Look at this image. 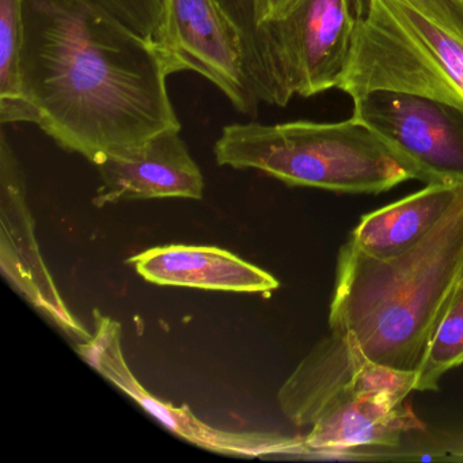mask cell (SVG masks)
<instances>
[{
	"label": "cell",
	"mask_w": 463,
	"mask_h": 463,
	"mask_svg": "<svg viewBox=\"0 0 463 463\" xmlns=\"http://www.w3.org/2000/svg\"><path fill=\"white\" fill-rule=\"evenodd\" d=\"M213 156L219 166L340 194H382L411 180L383 140L354 116L338 123L230 124Z\"/></svg>",
	"instance_id": "3"
},
{
	"label": "cell",
	"mask_w": 463,
	"mask_h": 463,
	"mask_svg": "<svg viewBox=\"0 0 463 463\" xmlns=\"http://www.w3.org/2000/svg\"><path fill=\"white\" fill-rule=\"evenodd\" d=\"M414 371L367 362L325 406L303 436L308 454L346 455L368 449H395L403 436L424 430L406 402Z\"/></svg>",
	"instance_id": "7"
},
{
	"label": "cell",
	"mask_w": 463,
	"mask_h": 463,
	"mask_svg": "<svg viewBox=\"0 0 463 463\" xmlns=\"http://www.w3.org/2000/svg\"><path fill=\"white\" fill-rule=\"evenodd\" d=\"M299 0H250L257 28L286 17ZM260 32V31H259Z\"/></svg>",
	"instance_id": "19"
},
{
	"label": "cell",
	"mask_w": 463,
	"mask_h": 463,
	"mask_svg": "<svg viewBox=\"0 0 463 463\" xmlns=\"http://www.w3.org/2000/svg\"><path fill=\"white\" fill-rule=\"evenodd\" d=\"M137 32L156 42L162 23L164 0H86Z\"/></svg>",
	"instance_id": "16"
},
{
	"label": "cell",
	"mask_w": 463,
	"mask_h": 463,
	"mask_svg": "<svg viewBox=\"0 0 463 463\" xmlns=\"http://www.w3.org/2000/svg\"><path fill=\"white\" fill-rule=\"evenodd\" d=\"M156 42L175 74L202 75L240 115L256 118L265 104L256 52L219 0H164Z\"/></svg>",
	"instance_id": "6"
},
{
	"label": "cell",
	"mask_w": 463,
	"mask_h": 463,
	"mask_svg": "<svg viewBox=\"0 0 463 463\" xmlns=\"http://www.w3.org/2000/svg\"><path fill=\"white\" fill-rule=\"evenodd\" d=\"M359 15L354 0H299L286 17L261 26L269 105L286 107L292 97L337 89Z\"/></svg>",
	"instance_id": "5"
},
{
	"label": "cell",
	"mask_w": 463,
	"mask_h": 463,
	"mask_svg": "<svg viewBox=\"0 0 463 463\" xmlns=\"http://www.w3.org/2000/svg\"><path fill=\"white\" fill-rule=\"evenodd\" d=\"M222 6L229 13L230 17L238 24L241 29L245 32L256 52L259 63H261V44H260L259 28L254 23L253 10H251L250 0H219Z\"/></svg>",
	"instance_id": "18"
},
{
	"label": "cell",
	"mask_w": 463,
	"mask_h": 463,
	"mask_svg": "<svg viewBox=\"0 0 463 463\" xmlns=\"http://www.w3.org/2000/svg\"><path fill=\"white\" fill-rule=\"evenodd\" d=\"M153 40L86 0H24L21 78L39 126L97 165L181 129Z\"/></svg>",
	"instance_id": "1"
},
{
	"label": "cell",
	"mask_w": 463,
	"mask_h": 463,
	"mask_svg": "<svg viewBox=\"0 0 463 463\" xmlns=\"http://www.w3.org/2000/svg\"><path fill=\"white\" fill-rule=\"evenodd\" d=\"M462 191L463 184H430L363 216L348 242L373 259L405 253L438 226Z\"/></svg>",
	"instance_id": "13"
},
{
	"label": "cell",
	"mask_w": 463,
	"mask_h": 463,
	"mask_svg": "<svg viewBox=\"0 0 463 463\" xmlns=\"http://www.w3.org/2000/svg\"><path fill=\"white\" fill-rule=\"evenodd\" d=\"M463 39V0H403Z\"/></svg>",
	"instance_id": "17"
},
{
	"label": "cell",
	"mask_w": 463,
	"mask_h": 463,
	"mask_svg": "<svg viewBox=\"0 0 463 463\" xmlns=\"http://www.w3.org/2000/svg\"><path fill=\"white\" fill-rule=\"evenodd\" d=\"M463 279V191L438 226L411 250L373 259L341 246L330 333L370 362L416 371L425 345Z\"/></svg>",
	"instance_id": "2"
},
{
	"label": "cell",
	"mask_w": 463,
	"mask_h": 463,
	"mask_svg": "<svg viewBox=\"0 0 463 463\" xmlns=\"http://www.w3.org/2000/svg\"><path fill=\"white\" fill-rule=\"evenodd\" d=\"M24 42V0H0V121L34 124L24 93L21 51Z\"/></svg>",
	"instance_id": "14"
},
{
	"label": "cell",
	"mask_w": 463,
	"mask_h": 463,
	"mask_svg": "<svg viewBox=\"0 0 463 463\" xmlns=\"http://www.w3.org/2000/svg\"><path fill=\"white\" fill-rule=\"evenodd\" d=\"M463 364V279L455 288L417 365L414 390L436 392L444 373Z\"/></svg>",
	"instance_id": "15"
},
{
	"label": "cell",
	"mask_w": 463,
	"mask_h": 463,
	"mask_svg": "<svg viewBox=\"0 0 463 463\" xmlns=\"http://www.w3.org/2000/svg\"><path fill=\"white\" fill-rule=\"evenodd\" d=\"M94 332L75 346L80 356L97 373L112 382L167 430L189 443L213 452L245 457L308 454L303 438L276 432H234L218 430L197 419L188 408L158 400L145 389L124 359L121 325L101 311L94 310Z\"/></svg>",
	"instance_id": "9"
},
{
	"label": "cell",
	"mask_w": 463,
	"mask_h": 463,
	"mask_svg": "<svg viewBox=\"0 0 463 463\" xmlns=\"http://www.w3.org/2000/svg\"><path fill=\"white\" fill-rule=\"evenodd\" d=\"M0 183H2V267L26 299L55 322L67 335L86 341L91 337L70 313L53 284L34 240L33 219L26 204L25 181L20 162L7 135L0 137Z\"/></svg>",
	"instance_id": "10"
},
{
	"label": "cell",
	"mask_w": 463,
	"mask_h": 463,
	"mask_svg": "<svg viewBox=\"0 0 463 463\" xmlns=\"http://www.w3.org/2000/svg\"><path fill=\"white\" fill-rule=\"evenodd\" d=\"M128 262L137 275L158 286L264 295L280 286L267 270L215 246H156Z\"/></svg>",
	"instance_id": "12"
},
{
	"label": "cell",
	"mask_w": 463,
	"mask_h": 463,
	"mask_svg": "<svg viewBox=\"0 0 463 463\" xmlns=\"http://www.w3.org/2000/svg\"><path fill=\"white\" fill-rule=\"evenodd\" d=\"M352 116L383 140L411 180L463 184V108L376 90L354 99Z\"/></svg>",
	"instance_id": "8"
},
{
	"label": "cell",
	"mask_w": 463,
	"mask_h": 463,
	"mask_svg": "<svg viewBox=\"0 0 463 463\" xmlns=\"http://www.w3.org/2000/svg\"><path fill=\"white\" fill-rule=\"evenodd\" d=\"M180 132H162L134 150L99 162L101 185L94 205L169 197L203 199L204 177Z\"/></svg>",
	"instance_id": "11"
},
{
	"label": "cell",
	"mask_w": 463,
	"mask_h": 463,
	"mask_svg": "<svg viewBox=\"0 0 463 463\" xmlns=\"http://www.w3.org/2000/svg\"><path fill=\"white\" fill-rule=\"evenodd\" d=\"M337 89L354 101L387 90L463 108V39L403 0H367Z\"/></svg>",
	"instance_id": "4"
}]
</instances>
